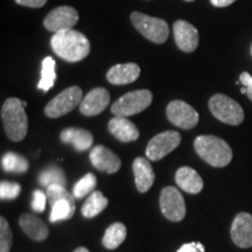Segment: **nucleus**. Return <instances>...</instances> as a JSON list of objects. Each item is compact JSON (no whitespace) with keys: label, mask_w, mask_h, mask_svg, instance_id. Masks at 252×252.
Here are the masks:
<instances>
[{"label":"nucleus","mask_w":252,"mask_h":252,"mask_svg":"<svg viewBox=\"0 0 252 252\" xmlns=\"http://www.w3.org/2000/svg\"><path fill=\"white\" fill-rule=\"evenodd\" d=\"M52 49L59 58L67 62H80L90 53V42L84 34L75 30L54 33L50 39Z\"/></svg>","instance_id":"nucleus-1"},{"label":"nucleus","mask_w":252,"mask_h":252,"mask_svg":"<svg viewBox=\"0 0 252 252\" xmlns=\"http://www.w3.org/2000/svg\"><path fill=\"white\" fill-rule=\"evenodd\" d=\"M194 149L201 159L213 167H225L232 160V150L225 140L216 135H198Z\"/></svg>","instance_id":"nucleus-2"},{"label":"nucleus","mask_w":252,"mask_h":252,"mask_svg":"<svg viewBox=\"0 0 252 252\" xmlns=\"http://www.w3.org/2000/svg\"><path fill=\"white\" fill-rule=\"evenodd\" d=\"M1 121L6 135L12 141H20L27 135L28 118L23 100L7 98L1 106Z\"/></svg>","instance_id":"nucleus-3"},{"label":"nucleus","mask_w":252,"mask_h":252,"mask_svg":"<svg viewBox=\"0 0 252 252\" xmlns=\"http://www.w3.org/2000/svg\"><path fill=\"white\" fill-rule=\"evenodd\" d=\"M47 197L52 207L49 220L52 223L59 220H67L72 219L76 204H75L74 194H70L64 186L53 185L47 188Z\"/></svg>","instance_id":"nucleus-4"},{"label":"nucleus","mask_w":252,"mask_h":252,"mask_svg":"<svg viewBox=\"0 0 252 252\" xmlns=\"http://www.w3.org/2000/svg\"><path fill=\"white\" fill-rule=\"evenodd\" d=\"M153 94L150 90H135L123 94L111 106L115 117H130L144 111L151 105Z\"/></svg>","instance_id":"nucleus-5"},{"label":"nucleus","mask_w":252,"mask_h":252,"mask_svg":"<svg viewBox=\"0 0 252 252\" xmlns=\"http://www.w3.org/2000/svg\"><path fill=\"white\" fill-rule=\"evenodd\" d=\"M131 23L141 35L158 45L166 42L169 35V27L165 20L154 18L140 12L131 14Z\"/></svg>","instance_id":"nucleus-6"},{"label":"nucleus","mask_w":252,"mask_h":252,"mask_svg":"<svg viewBox=\"0 0 252 252\" xmlns=\"http://www.w3.org/2000/svg\"><path fill=\"white\" fill-rule=\"evenodd\" d=\"M214 117L229 125H239L244 121V111L239 104L223 94H216L209 100Z\"/></svg>","instance_id":"nucleus-7"},{"label":"nucleus","mask_w":252,"mask_h":252,"mask_svg":"<svg viewBox=\"0 0 252 252\" xmlns=\"http://www.w3.org/2000/svg\"><path fill=\"white\" fill-rule=\"evenodd\" d=\"M83 93L80 87L74 86L64 89L55 96L45 108V115L49 118H59L72 111L76 106L81 105Z\"/></svg>","instance_id":"nucleus-8"},{"label":"nucleus","mask_w":252,"mask_h":252,"mask_svg":"<svg viewBox=\"0 0 252 252\" xmlns=\"http://www.w3.org/2000/svg\"><path fill=\"white\" fill-rule=\"evenodd\" d=\"M181 143V135L176 131H165L157 134L150 140L146 147L147 159L152 161L165 158L167 154L173 152Z\"/></svg>","instance_id":"nucleus-9"},{"label":"nucleus","mask_w":252,"mask_h":252,"mask_svg":"<svg viewBox=\"0 0 252 252\" xmlns=\"http://www.w3.org/2000/svg\"><path fill=\"white\" fill-rule=\"evenodd\" d=\"M166 116L173 125L184 130L194 128L198 123V113L184 100H173L167 105Z\"/></svg>","instance_id":"nucleus-10"},{"label":"nucleus","mask_w":252,"mask_h":252,"mask_svg":"<svg viewBox=\"0 0 252 252\" xmlns=\"http://www.w3.org/2000/svg\"><path fill=\"white\" fill-rule=\"evenodd\" d=\"M160 208L167 220L180 222L186 216V204L180 191L175 187H165L160 195Z\"/></svg>","instance_id":"nucleus-11"},{"label":"nucleus","mask_w":252,"mask_h":252,"mask_svg":"<svg viewBox=\"0 0 252 252\" xmlns=\"http://www.w3.org/2000/svg\"><path fill=\"white\" fill-rule=\"evenodd\" d=\"M78 12L71 6H60L50 11L43 20V26L47 31L58 33L61 31L72 30L77 24Z\"/></svg>","instance_id":"nucleus-12"},{"label":"nucleus","mask_w":252,"mask_h":252,"mask_svg":"<svg viewBox=\"0 0 252 252\" xmlns=\"http://www.w3.org/2000/svg\"><path fill=\"white\" fill-rule=\"evenodd\" d=\"M89 159L94 168L108 174L118 172L122 166L121 158L103 145L94 146L90 151Z\"/></svg>","instance_id":"nucleus-13"},{"label":"nucleus","mask_w":252,"mask_h":252,"mask_svg":"<svg viewBox=\"0 0 252 252\" xmlns=\"http://www.w3.org/2000/svg\"><path fill=\"white\" fill-rule=\"evenodd\" d=\"M173 33L174 40L179 49L185 53H193L197 48L200 35L198 32L193 25L188 21L178 20L173 25Z\"/></svg>","instance_id":"nucleus-14"},{"label":"nucleus","mask_w":252,"mask_h":252,"mask_svg":"<svg viewBox=\"0 0 252 252\" xmlns=\"http://www.w3.org/2000/svg\"><path fill=\"white\" fill-rule=\"evenodd\" d=\"M109 103V91L104 88H94L87 94L86 97H83L80 105V111L82 115L88 116V117L97 116L108 108Z\"/></svg>","instance_id":"nucleus-15"},{"label":"nucleus","mask_w":252,"mask_h":252,"mask_svg":"<svg viewBox=\"0 0 252 252\" xmlns=\"http://www.w3.org/2000/svg\"><path fill=\"white\" fill-rule=\"evenodd\" d=\"M231 238L239 248L252 247V215L249 213H239L236 215L231 225Z\"/></svg>","instance_id":"nucleus-16"},{"label":"nucleus","mask_w":252,"mask_h":252,"mask_svg":"<svg viewBox=\"0 0 252 252\" xmlns=\"http://www.w3.org/2000/svg\"><path fill=\"white\" fill-rule=\"evenodd\" d=\"M140 75V67L137 63H122L109 69L106 78L115 86L131 84L138 80Z\"/></svg>","instance_id":"nucleus-17"},{"label":"nucleus","mask_w":252,"mask_h":252,"mask_svg":"<svg viewBox=\"0 0 252 252\" xmlns=\"http://www.w3.org/2000/svg\"><path fill=\"white\" fill-rule=\"evenodd\" d=\"M132 168L134 173L135 187L140 193H146L153 186L154 179H156V174L150 161L141 157L135 158Z\"/></svg>","instance_id":"nucleus-18"},{"label":"nucleus","mask_w":252,"mask_h":252,"mask_svg":"<svg viewBox=\"0 0 252 252\" xmlns=\"http://www.w3.org/2000/svg\"><path fill=\"white\" fill-rule=\"evenodd\" d=\"M109 131L122 143H131L139 138V130L126 117H113L109 122Z\"/></svg>","instance_id":"nucleus-19"},{"label":"nucleus","mask_w":252,"mask_h":252,"mask_svg":"<svg viewBox=\"0 0 252 252\" xmlns=\"http://www.w3.org/2000/svg\"><path fill=\"white\" fill-rule=\"evenodd\" d=\"M175 181L182 190L189 194H198L203 189V180L191 167H181L175 173Z\"/></svg>","instance_id":"nucleus-20"},{"label":"nucleus","mask_w":252,"mask_h":252,"mask_svg":"<svg viewBox=\"0 0 252 252\" xmlns=\"http://www.w3.org/2000/svg\"><path fill=\"white\" fill-rule=\"evenodd\" d=\"M61 141L65 144H71L78 152L89 150L93 146L94 137L89 131L78 127L64 128L60 134Z\"/></svg>","instance_id":"nucleus-21"},{"label":"nucleus","mask_w":252,"mask_h":252,"mask_svg":"<svg viewBox=\"0 0 252 252\" xmlns=\"http://www.w3.org/2000/svg\"><path fill=\"white\" fill-rule=\"evenodd\" d=\"M20 223L21 229L26 232L28 237L33 239V241L41 242L45 241V239L48 237L49 229L48 226L45 224L42 220H40L39 217L31 215V214H24L23 216L20 217Z\"/></svg>","instance_id":"nucleus-22"},{"label":"nucleus","mask_w":252,"mask_h":252,"mask_svg":"<svg viewBox=\"0 0 252 252\" xmlns=\"http://www.w3.org/2000/svg\"><path fill=\"white\" fill-rule=\"evenodd\" d=\"M108 204L109 200L104 196L102 191L94 190L90 194V196L87 198L83 207H82V215L86 219H93V217L102 213L108 207Z\"/></svg>","instance_id":"nucleus-23"},{"label":"nucleus","mask_w":252,"mask_h":252,"mask_svg":"<svg viewBox=\"0 0 252 252\" xmlns=\"http://www.w3.org/2000/svg\"><path fill=\"white\" fill-rule=\"evenodd\" d=\"M126 238V226L123 223H113L106 229L102 243L109 250H115L121 247Z\"/></svg>","instance_id":"nucleus-24"},{"label":"nucleus","mask_w":252,"mask_h":252,"mask_svg":"<svg viewBox=\"0 0 252 252\" xmlns=\"http://www.w3.org/2000/svg\"><path fill=\"white\" fill-rule=\"evenodd\" d=\"M55 60L50 56L42 61V70H41V80L37 84V89L45 91L47 93L49 89L54 87V83L56 81V72H55Z\"/></svg>","instance_id":"nucleus-25"},{"label":"nucleus","mask_w":252,"mask_h":252,"mask_svg":"<svg viewBox=\"0 0 252 252\" xmlns=\"http://www.w3.org/2000/svg\"><path fill=\"white\" fill-rule=\"evenodd\" d=\"M2 169L9 173H25L30 168L26 158L14 152H7L1 159Z\"/></svg>","instance_id":"nucleus-26"},{"label":"nucleus","mask_w":252,"mask_h":252,"mask_svg":"<svg viewBox=\"0 0 252 252\" xmlns=\"http://www.w3.org/2000/svg\"><path fill=\"white\" fill-rule=\"evenodd\" d=\"M39 182L41 186L47 188L53 185L65 186L67 185V178H65L64 172L61 168L56 166H52L40 173Z\"/></svg>","instance_id":"nucleus-27"},{"label":"nucleus","mask_w":252,"mask_h":252,"mask_svg":"<svg viewBox=\"0 0 252 252\" xmlns=\"http://www.w3.org/2000/svg\"><path fill=\"white\" fill-rule=\"evenodd\" d=\"M97 185V178L93 173H88L74 186L72 189V194H74L75 198H82L90 193H93L94 187Z\"/></svg>","instance_id":"nucleus-28"},{"label":"nucleus","mask_w":252,"mask_h":252,"mask_svg":"<svg viewBox=\"0 0 252 252\" xmlns=\"http://www.w3.org/2000/svg\"><path fill=\"white\" fill-rule=\"evenodd\" d=\"M13 245V235L5 217H0V252H9Z\"/></svg>","instance_id":"nucleus-29"},{"label":"nucleus","mask_w":252,"mask_h":252,"mask_svg":"<svg viewBox=\"0 0 252 252\" xmlns=\"http://www.w3.org/2000/svg\"><path fill=\"white\" fill-rule=\"evenodd\" d=\"M21 191L20 185L17 182L1 181L0 184V197L1 200H14Z\"/></svg>","instance_id":"nucleus-30"},{"label":"nucleus","mask_w":252,"mask_h":252,"mask_svg":"<svg viewBox=\"0 0 252 252\" xmlns=\"http://www.w3.org/2000/svg\"><path fill=\"white\" fill-rule=\"evenodd\" d=\"M47 201H48L47 194L40 189H36V190H34L33 198H32V209L35 213H43L46 209Z\"/></svg>","instance_id":"nucleus-31"},{"label":"nucleus","mask_w":252,"mask_h":252,"mask_svg":"<svg viewBox=\"0 0 252 252\" xmlns=\"http://www.w3.org/2000/svg\"><path fill=\"white\" fill-rule=\"evenodd\" d=\"M178 252H206V249L200 242H191V243H186L182 245Z\"/></svg>","instance_id":"nucleus-32"},{"label":"nucleus","mask_w":252,"mask_h":252,"mask_svg":"<svg viewBox=\"0 0 252 252\" xmlns=\"http://www.w3.org/2000/svg\"><path fill=\"white\" fill-rule=\"evenodd\" d=\"M239 81L247 88L248 97L252 100V76L249 72H242L241 76H239Z\"/></svg>","instance_id":"nucleus-33"},{"label":"nucleus","mask_w":252,"mask_h":252,"mask_svg":"<svg viewBox=\"0 0 252 252\" xmlns=\"http://www.w3.org/2000/svg\"><path fill=\"white\" fill-rule=\"evenodd\" d=\"M15 2L25 7H31V8H40L42 6L46 5L47 0H14Z\"/></svg>","instance_id":"nucleus-34"},{"label":"nucleus","mask_w":252,"mask_h":252,"mask_svg":"<svg viewBox=\"0 0 252 252\" xmlns=\"http://www.w3.org/2000/svg\"><path fill=\"white\" fill-rule=\"evenodd\" d=\"M236 0H210V2L215 7H226V6L234 4Z\"/></svg>","instance_id":"nucleus-35"},{"label":"nucleus","mask_w":252,"mask_h":252,"mask_svg":"<svg viewBox=\"0 0 252 252\" xmlns=\"http://www.w3.org/2000/svg\"><path fill=\"white\" fill-rule=\"evenodd\" d=\"M74 252H89V250H88L87 248H83V247H82V248H77L76 250H75Z\"/></svg>","instance_id":"nucleus-36"},{"label":"nucleus","mask_w":252,"mask_h":252,"mask_svg":"<svg viewBox=\"0 0 252 252\" xmlns=\"http://www.w3.org/2000/svg\"><path fill=\"white\" fill-rule=\"evenodd\" d=\"M185 1H195V0H185Z\"/></svg>","instance_id":"nucleus-37"},{"label":"nucleus","mask_w":252,"mask_h":252,"mask_svg":"<svg viewBox=\"0 0 252 252\" xmlns=\"http://www.w3.org/2000/svg\"><path fill=\"white\" fill-rule=\"evenodd\" d=\"M251 54H252V46H251Z\"/></svg>","instance_id":"nucleus-38"}]
</instances>
